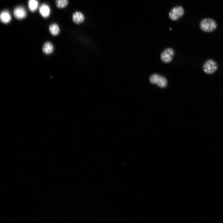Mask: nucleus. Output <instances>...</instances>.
<instances>
[{"label": "nucleus", "mask_w": 223, "mask_h": 223, "mask_svg": "<svg viewBox=\"0 0 223 223\" xmlns=\"http://www.w3.org/2000/svg\"><path fill=\"white\" fill-rule=\"evenodd\" d=\"M199 26L203 32L210 33L214 31L217 28L216 22L210 18H204L200 22Z\"/></svg>", "instance_id": "nucleus-1"}, {"label": "nucleus", "mask_w": 223, "mask_h": 223, "mask_svg": "<svg viewBox=\"0 0 223 223\" xmlns=\"http://www.w3.org/2000/svg\"><path fill=\"white\" fill-rule=\"evenodd\" d=\"M218 65L214 60L209 59L207 60L203 66V70L208 74H212L214 73L217 70Z\"/></svg>", "instance_id": "nucleus-2"}, {"label": "nucleus", "mask_w": 223, "mask_h": 223, "mask_svg": "<svg viewBox=\"0 0 223 223\" xmlns=\"http://www.w3.org/2000/svg\"><path fill=\"white\" fill-rule=\"evenodd\" d=\"M151 83L157 85L161 88L165 87L167 84V81L164 77L157 74H154L150 77Z\"/></svg>", "instance_id": "nucleus-3"}, {"label": "nucleus", "mask_w": 223, "mask_h": 223, "mask_svg": "<svg viewBox=\"0 0 223 223\" xmlns=\"http://www.w3.org/2000/svg\"><path fill=\"white\" fill-rule=\"evenodd\" d=\"M184 12L183 8L180 6L173 7L169 13V16L172 20H178L183 15Z\"/></svg>", "instance_id": "nucleus-4"}, {"label": "nucleus", "mask_w": 223, "mask_h": 223, "mask_svg": "<svg viewBox=\"0 0 223 223\" xmlns=\"http://www.w3.org/2000/svg\"><path fill=\"white\" fill-rule=\"evenodd\" d=\"M174 54V52L172 49L168 48L161 53L160 56L161 59L163 62H170L173 59Z\"/></svg>", "instance_id": "nucleus-5"}, {"label": "nucleus", "mask_w": 223, "mask_h": 223, "mask_svg": "<svg viewBox=\"0 0 223 223\" xmlns=\"http://www.w3.org/2000/svg\"><path fill=\"white\" fill-rule=\"evenodd\" d=\"M13 14L16 19H21L26 16L27 13L24 8L20 6H17L14 8L13 10Z\"/></svg>", "instance_id": "nucleus-6"}, {"label": "nucleus", "mask_w": 223, "mask_h": 223, "mask_svg": "<svg viewBox=\"0 0 223 223\" xmlns=\"http://www.w3.org/2000/svg\"><path fill=\"white\" fill-rule=\"evenodd\" d=\"M39 11L41 15L44 18L49 16L50 13L49 6L46 3L41 4L39 8Z\"/></svg>", "instance_id": "nucleus-7"}, {"label": "nucleus", "mask_w": 223, "mask_h": 223, "mask_svg": "<svg viewBox=\"0 0 223 223\" xmlns=\"http://www.w3.org/2000/svg\"><path fill=\"white\" fill-rule=\"evenodd\" d=\"M72 19L74 23L78 24L84 22L85 20V16L82 12L76 11L73 14Z\"/></svg>", "instance_id": "nucleus-8"}, {"label": "nucleus", "mask_w": 223, "mask_h": 223, "mask_svg": "<svg viewBox=\"0 0 223 223\" xmlns=\"http://www.w3.org/2000/svg\"><path fill=\"white\" fill-rule=\"evenodd\" d=\"M0 20L4 24L8 23L11 21V16L8 10H4L1 12Z\"/></svg>", "instance_id": "nucleus-9"}, {"label": "nucleus", "mask_w": 223, "mask_h": 223, "mask_svg": "<svg viewBox=\"0 0 223 223\" xmlns=\"http://www.w3.org/2000/svg\"><path fill=\"white\" fill-rule=\"evenodd\" d=\"M54 50L53 45L50 42L45 43L42 47L43 52L45 54L48 55L51 53Z\"/></svg>", "instance_id": "nucleus-10"}, {"label": "nucleus", "mask_w": 223, "mask_h": 223, "mask_svg": "<svg viewBox=\"0 0 223 223\" xmlns=\"http://www.w3.org/2000/svg\"><path fill=\"white\" fill-rule=\"evenodd\" d=\"M49 30L50 33L54 36L58 35L60 32L59 27L56 23H53L50 24L49 27Z\"/></svg>", "instance_id": "nucleus-11"}, {"label": "nucleus", "mask_w": 223, "mask_h": 223, "mask_svg": "<svg viewBox=\"0 0 223 223\" xmlns=\"http://www.w3.org/2000/svg\"><path fill=\"white\" fill-rule=\"evenodd\" d=\"M38 4V2L37 0H28V7L29 10L32 11H34L37 9Z\"/></svg>", "instance_id": "nucleus-12"}, {"label": "nucleus", "mask_w": 223, "mask_h": 223, "mask_svg": "<svg viewBox=\"0 0 223 223\" xmlns=\"http://www.w3.org/2000/svg\"><path fill=\"white\" fill-rule=\"evenodd\" d=\"M68 0H55V2L56 6L59 8L65 7L68 5Z\"/></svg>", "instance_id": "nucleus-13"}]
</instances>
